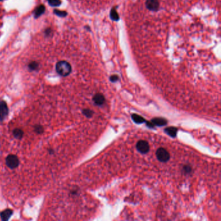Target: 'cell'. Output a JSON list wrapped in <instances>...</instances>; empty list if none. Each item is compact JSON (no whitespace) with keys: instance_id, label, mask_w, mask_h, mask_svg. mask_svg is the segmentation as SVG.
Wrapping results in <instances>:
<instances>
[{"instance_id":"5","label":"cell","mask_w":221,"mask_h":221,"mask_svg":"<svg viewBox=\"0 0 221 221\" xmlns=\"http://www.w3.org/2000/svg\"><path fill=\"white\" fill-rule=\"evenodd\" d=\"M8 113L7 103L4 100L0 101V121H3Z\"/></svg>"},{"instance_id":"1","label":"cell","mask_w":221,"mask_h":221,"mask_svg":"<svg viewBox=\"0 0 221 221\" xmlns=\"http://www.w3.org/2000/svg\"><path fill=\"white\" fill-rule=\"evenodd\" d=\"M57 73L61 76H67L72 72V66L66 61H60L56 65Z\"/></svg>"},{"instance_id":"12","label":"cell","mask_w":221,"mask_h":221,"mask_svg":"<svg viewBox=\"0 0 221 221\" xmlns=\"http://www.w3.org/2000/svg\"><path fill=\"white\" fill-rule=\"evenodd\" d=\"M46 8L44 7V5H40L38 8H36V9L35 10V18H38L40 16H41L45 11Z\"/></svg>"},{"instance_id":"19","label":"cell","mask_w":221,"mask_h":221,"mask_svg":"<svg viewBox=\"0 0 221 221\" xmlns=\"http://www.w3.org/2000/svg\"><path fill=\"white\" fill-rule=\"evenodd\" d=\"M38 64L36 62H31V64H29V67L30 68V69H31V70H35L36 69L37 67H38Z\"/></svg>"},{"instance_id":"20","label":"cell","mask_w":221,"mask_h":221,"mask_svg":"<svg viewBox=\"0 0 221 221\" xmlns=\"http://www.w3.org/2000/svg\"><path fill=\"white\" fill-rule=\"evenodd\" d=\"M183 169L186 173H189L191 171V167L189 165H185Z\"/></svg>"},{"instance_id":"3","label":"cell","mask_w":221,"mask_h":221,"mask_svg":"<svg viewBox=\"0 0 221 221\" xmlns=\"http://www.w3.org/2000/svg\"><path fill=\"white\" fill-rule=\"evenodd\" d=\"M19 164V159L16 155L11 154L8 155L6 158V164L7 165L12 169H15L18 167Z\"/></svg>"},{"instance_id":"7","label":"cell","mask_w":221,"mask_h":221,"mask_svg":"<svg viewBox=\"0 0 221 221\" xmlns=\"http://www.w3.org/2000/svg\"><path fill=\"white\" fill-rule=\"evenodd\" d=\"M94 101L95 103V105L100 106L104 104V103L105 102V98L104 97V95L101 94H97L94 95Z\"/></svg>"},{"instance_id":"6","label":"cell","mask_w":221,"mask_h":221,"mask_svg":"<svg viewBox=\"0 0 221 221\" xmlns=\"http://www.w3.org/2000/svg\"><path fill=\"white\" fill-rule=\"evenodd\" d=\"M145 4L147 8L151 11H157L159 6L158 0H147Z\"/></svg>"},{"instance_id":"15","label":"cell","mask_w":221,"mask_h":221,"mask_svg":"<svg viewBox=\"0 0 221 221\" xmlns=\"http://www.w3.org/2000/svg\"><path fill=\"white\" fill-rule=\"evenodd\" d=\"M47 1L49 4L53 7H58L61 4L60 0H47Z\"/></svg>"},{"instance_id":"13","label":"cell","mask_w":221,"mask_h":221,"mask_svg":"<svg viewBox=\"0 0 221 221\" xmlns=\"http://www.w3.org/2000/svg\"><path fill=\"white\" fill-rule=\"evenodd\" d=\"M13 135L17 139H22L24 135V132L21 129L16 128L13 131Z\"/></svg>"},{"instance_id":"21","label":"cell","mask_w":221,"mask_h":221,"mask_svg":"<svg viewBox=\"0 0 221 221\" xmlns=\"http://www.w3.org/2000/svg\"><path fill=\"white\" fill-rule=\"evenodd\" d=\"M110 80H111V81L112 82H116V81H117V80H118V79H119V77H118V76L117 75H112L111 77H110Z\"/></svg>"},{"instance_id":"22","label":"cell","mask_w":221,"mask_h":221,"mask_svg":"<svg viewBox=\"0 0 221 221\" xmlns=\"http://www.w3.org/2000/svg\"><path fill=\"white\" fill-rule=\"evenodd\" d=\"M0 1H2V0H0Z\"/></svg>"},{"instance_id":"8","label":"cell","mask_w":221,"mask_h":221,"mask_svg":"<svg viewBox=\"0 0 221 221\" xmlns=\"http://www.w3.org/2000/svg\"><path fill=\"white\" fill-rule=\"evenodd\" d=\"M151 123L156 126H159V127H162V126H164L166 125L167 123V121L162 117H156L154 118L153 119H152Z\"/></svg>"},{"instance_id":"11","label":"cell","mask_w":221,"mask_h":221,"mask_svg":"<svg viewBox=\"0 0 221 221\" xmlns=\"http://www.w3.org/2000/svg\"><path fill=\"white\" fill-rule=\"evenodd\" d=\"M132 118L134 120V121L136 123L141 124V123H143L144 122H146L145 119L143 117H142L141 116H139L137 114H134L132 115Z\"/></svg>"},{"instance_id":"17","label":"cell","mask_w":221,"mask_h":221,"mask_svg":"<svg viewBox=\"0 0 221 221\" xmlns=\"http://www.w3.org/2000/svg\"><path fill=\"white\" fill-rule=\"evenodd\" d=\"M54 13L55 14H56L57 15L60 17H65L67 14V13L66 11H58V10H55Z\"/></svg>"},{"instance_id":"18","label":"cell","mask_w":221,"mask_h":221,"mask_svg":"<svg viewBox=\"0 0 221 221\" xmlns=\"http://www.w3.org/2000/svg\"><path fill=\"white\" fill-rule=\"evenodd\" d=\"M35 132L38 134H41L44 131V129H43V127L42 126H40V125H36L35 126Z\"/></svg>"},{"instance_id":"2","label":"cell","mask_w":221,"mask_h":221,"mask_svg":"<svg viewBox=\"0 0 221 221\" xmlns=\"http://www.w3.org/2000/svg\"><path fill=\"white\" fill-rule=\"evenodd\" d=\"M158 159L162 162H167L169 160L170 154L167 150L164 148H159L156 153Z\"/></svg>"},{"instance_id":"16","label":"cell","mask_w":221,"mask_h":221,"mask_svg":"<svg viewBox=\"0 0 221 221\" xmlns=\"http://www.w3.org/2000/svg\"><path fill=\"white\" fill-rule=\"evenodd\" d=\"M83 114L87 117H91L94 114V112L89 109H84L83 111Z\"/></svg>"},{"instance_id":"10","label":"cell","mask_w":221,"mask_h":221,"mask_svg":"<svg viewBox=\"0 0 221 221\" xmlns=\"http://www.w3.org/2000/svg\"><path fill=\"white\" fill-rule=\"evenodd\" d=\"M12 215H13V210L10 209H5L3 211V212H2L1 213H0V216H1L2 220H4V221L8 220Z\"/></svg>"},{"instance_id":"9","label":"cell","mask_w":221,"mask_h":221,"mask_svg":"<svg viewBox=\"0 0 221 221\" xmlns=\"http://www.w3.org/2000/svg\"><path fill=\"white\" fill-rule=\"evenodd\" d=\"M164 131H165V132L167 134H168V135L170 136V137H175L176 136V134H177L178 129H177V128H176V127H170L166 128L164 130Z\"/></svg>"},{"instance_id":"14","label":"cell","mask_w":221,"mask_h":221,"mask_svg":"<svg viewBox=\"0 0 221 221\" xmlns=\"http://www.w3.org/2000/svg\"><path fill=\"white\" fill-rule=\"evenodd\" d=\"M110 17H111V18L114 20V21H117L119 19V14L114 8H113L111 10V11H110Z\"/></svg>"},{"instance_id":"4","label":"cell","mask_w":221,"mask_h":221,"mask_svg":"<svg viewBox=\"0 0 221 221\" xmlns=\"http://www.w3.org/2000/svg\"><path fill=\"white\" fill-rule=\"evenodd\" d=\"M136 148L138 151L142 154H146L149 151V145L145 140H140L137 143Z\"/></svg>"}]
</instances>
